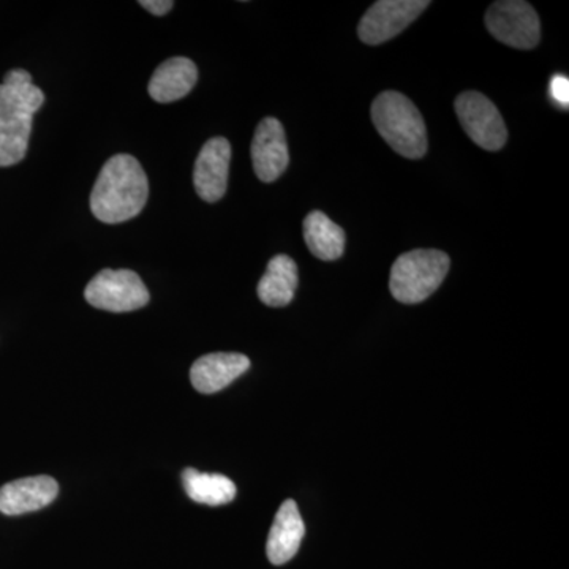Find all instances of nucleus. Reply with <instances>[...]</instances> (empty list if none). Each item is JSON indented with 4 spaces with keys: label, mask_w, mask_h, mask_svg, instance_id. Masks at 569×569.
<instances>
[{
    "label": "nucleus",
    "mask_w": 569,
    "mask_h": 569,
    "mask_svg": "<svg viewBox=\"0 0 569 569\" xmlns=\"http://www.w3.org/2000/svg\"><path fill=\"white\" fill-rule=\"evenodd\" d=\"M149 197V181L140 162L129 153L111 157L93 186L91 209L103 223H122L142 211Z\"/></svg>",
    "instance_id": "f257e3e1"
},
{
    "label": "nucleus",
    "mask_w": 569,
    "mask_h": 569,
    "mask_svg": "<svg viewBox=\"0 0 569 569\" xmlns=\"http://www.w3.org/2000/svg\"><path fill=\"white\" fill-rule=\"evenodd\" d=\"M44 102V93L26 70L14 69L0 84V167L20 163L31 138L33 114Z\"/></svg>",
    "instance_id": "f03ea898"
},
{
    "label": "nucleus",
    "mask_w": 569,
    "mask_h": 569,
    "mask_svg": "<svg viewBox=\"0 0 569 569\" xmlns=\"http://www.w3.org/2000/svg\"><path fill=\"white\" fill-rule=\"evenodd\" d=\"M372 121L378 133L406 159L418 160L427 152L425 119L403 93H380L372 103Z\"/></svg>",
    "instance_id": "7ed1b4c3"
},
{
    "label": "nucleus",
    "mask_w": 569,
    "mask_h": 569,
    "mask_svg": "<svg viewBox=\"0 0 569 569\" xmlns=\"http://www.w3.org/2000/svg\"><path fill=\"white\" fill-rule=\"evenodd\" d=\"M451 260L436 249H418L400 254L392 264L389 290L402 305H419L436 293L449 272Z\"/></svg>",
    "instance_id": "20e7f679"
},
{
    "label": "nucleus",
    "mask_w": 569,
    "mask_h": 569,
    "mask_svg": "<svg viewBox=\"0 0 569 569\" xmlns=\"http://www.w3.org/2000/svg\"><path fill=\"white\" fill-rule=\"evenodd\" d=\"M86 301L107 312H133L148 305L151 295L140 276L130 269H103L84 290Z\"/></svg>",
    "instance_id": "39448f33"
},
{
    "label": "nucleus",
    "mask_w": 569,
    "mask_h": 569,
    "mask_svg": "<svg viewBox=\"0 0 569 569\" xmlns=\"http://www.w3.org/2000/svg\"><path fill=\"white\" fill-rule=\"evenodd\" d=\"M486 28L501 43L516 50H533L541 37L537 11L523 0L493 2L486 13Z\"/></svg>",
    "instance_id": "423d86ee"
},
{
    "label": "nucleus",
    "mask_w": 569,
    "mask_h": 569,
    "mask_svg": "<svg viewBox=\"0 0 569 569\" xmlns=\"http://www.w3.org/2000/svg\"><path fill=\"white\" fill-rule=\"evenodd\" d=\"M460 126L479 148L500 151L508 140V130L496 104L482 93L468 91L456 99Z\"/></svg>",
    "instance_id": "0eeeda50"
},
{
    "label": "nucleus",
    "mask_w": 569,
    "mask_h": 569,
    "mask_svg": "<svg viewBox=\"0 0 569 569\" xmlns=\"http://www.w3.org/2000/svg\"><path fill=\"white\" fill-rule=\"evenodd\" d=\"M429 6V0H380L366 11L359 22V39L366 44H381L395 39Z\"/></svg>",
    "instance_id": "6e6552de"
},
{
    "label": "nucleus",
    "mask_w": 569,
    "mask_h": 569,
    "mask_svg": "<svg viewBox=\"0 0 569 569\" xmlns=\"http://www.w3.org/2000/svg\"><path fill=\"white\" fill-rule=\"evenodd\" d=\"M231 144L227 138H211L194 163L193 183L198 197L208 203H216L222 200L228 187V174H230Z\"/></svg>",
    "instance_id": "1a4fd4ad"
},
{
    "label": "nucleus",
    "mask_w": 569,
    "mask_h": 569,
    "mask_svg": "<svg viewBox=\"0 0 569 569\" xmlns=\"http://www.w3.org/2000/svg\"><path fill=\"white\" fill-rule=\"evenodd\" d=\"M250 153L258 179L268 183L277 181L290 162L282 123L274 118L263 119L254 132Z\"/></svg>",
    "instance_id": "9d476101"
},
{
    "label": "nucleus",
    "mask_w": 569,
    "mask_h": 569,
    "mask_svg": "<svg viewBox=\"0 0 569 569\" xmlns=\"http://www.w3.org/2000/svg\"><path fill=\"white\" fill-rule=\"evenodd\" d=\"M59 493V485L48 475L21 478L0 488V512L21 516L51 505Z\"/></svg>",
    "instance_id": "9b49d317"
},
{
    "label": "nucleus",
    "mask_w": 569,
    "mask_h": 569,
    "mask_svg": "<svg viewBox=\"0 0 569 569\" xmlns=\"http://www.w3.org/2000/svg\"><path fill=\"white\" fill-rule=\"evenodd\" d=\"M250 369V359L241 353H211L201 356L190 369V381L201 395L222 391L236 378Z\"/></svg>",
    "instance_id": "f8f14e48"
},
{
    "label": "nucleus",
    "mask_w": 569,
    "mask_h": 569,
    "mask_svg": "<svg viewBox=\"0 0 569 569\" xmlns=\"http://www.w3.org/2000/svg\"><path fill=\"white\" fill-rule=\"evenodd\" d=\"M306 535L305 520L301 518L298 505L293 500L283 501L277 511L274 523L269 531L266 553L272 565H284L293 559L301 548Z\"/></svg>",
    "instance_id": "ddd939ff"
},
{
    "label": "nucleus",
    "mask_w": 569,
    "mask_h": 569,
    "mask_svg": "<svg viewBox=\"0 0 569 569\" xmlns=\"http://www.w3.org/2000/svg\"><path fill=\"white\" fill-rule=\"evenodd\" d=\"M198 81V69L187 58H173L164 61L153 71L148 91L156 102L171 103L189 96Z\"/></svg>",
    "instance_id": "4468645a"
},
{
    "label": "nucleus",
    "mask_w": 569,
    "mask_h": 569,
    "mask_svg": "<svg viewBox=\"0 0 569 569\" xmlns=\"http://www.w3.org/2000/svg\"><path fill=\"white\" fill-rule=\"evenodd\" d=\"M298 288V266L288 254H277L269 261L264 276L258 283V298L269 307L290 305Z\"/></svg>",
    "instance_id": "2eb2a0df"
},
{
    "label": "nucleus",
    "mask_w": 569,
    "mask_h": 569,
    "mask_svg": "<svg viewBox=\"0 0 569 569\" xmlns=\"http://www.w3.org/2000/svg\"><path fill=\"white\" fill-rule=\"evenodd\" d=\"M305 239L310 252L323 261L339 260L346 250V231L321 211L306 217Z\"/></svg>",
    "instance_id": "dca6fc26"
},
{
    "label": "nucleus",
    "mask_w": 569,
    "mask_h": 569,
    "mask_svg": "<svg viewBox=\"0 0 569 569\" xmlns=\"http://www.w3.org/2000/svg\"><path fill=\"white\" fill-rule=\"evenodd\" d=\"M182 485L190 500L209 507L230 503L236 497V486L230 478L219 473H201L197 468L182 471Z\"/></svg>",
    "instance_id": "f3484780"
},
{
    "label": "nucleus",
    "mask_w": 569,
    "mask_h": 569,
    "mask_svg": "<svg viewBox=\"0 0 569 569\" xmlns=\"http://www.w3.org/2000/svg\"><path fill=\"white\" fill-rule=\"evenodd\" d=\"M550 99L567 110L569 104V80L565 74H553L549 84Z\"/></svg>",
    "instance_id": "a211bd4d"
},
{
    "label": "nucleus",
    "mask_w": 569,
    "mask_h": 569,
    "mask_svg": "<svg viewBox=\"0 0 569 569\" xmlns=\"http://www.w3.org/2000/svg\"><path fill=\"white\" fill-rule=\"evenodd\" d=\"M140 6L156 17H163L174 7L173 0H141Z\"/></svg>",
    "instance_id": "6ab92c4d"
}]
</instances>
